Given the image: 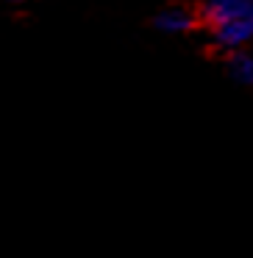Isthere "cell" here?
<instances>
[{"label": "cell", "instance_id": "cell-1", "mask_svg": "<svg viewBox=\"0 0 253 258\" xmlns=\"http://www.w3.org/2000/svg\"><path fill=\"white\" fill-rule=\"evenodd\" d=\"M200 25L212 31L214 42L228 50H239L253 39V0H206Z\"/></svg>", "mask_w": 253, "mask_h": 258}, {"label": "cell", "instance_id": "cell-3", "mask_svg": "<svg viewBox=\"0 0 253 258\" xmlns=\"http://www.w3.org/2000/svg\"><path fill=\"white\" fill-rule=\"evenodd\" d=\"M228 67H231V75L242 84H253V56L247 53H234L228 58Z\"/></svg>", "mask_w": 253, "mask_h": 258}, {"label": "cell", "instance_id": "cell-2", "mask_svg": "<svg viewBox=\"0 0 253 258\" xmlns=\"http://www.w3.org/2000/svg\"><path fill=\"white\" fill-rule=\"evenodd\" d=\"M159 28L170 31V34H184L200 25V9L197 6H170L159 14Z\"/></svg>", "mask_w": 253, "mask_h": 258}]
</instances>
